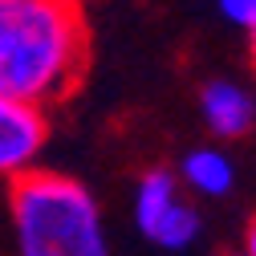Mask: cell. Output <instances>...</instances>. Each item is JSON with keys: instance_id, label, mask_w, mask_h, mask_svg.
<instances>
[{"instance_id": "1", "label": "cell", "mask_w": 256, "mask_h": 256, "mask_svg": "<svg viewBox=\"0 0 256 256\" xmlns=\"http://www.w3.org/2000/svg\"><path fill=\"white\" fill-rule=\"evenodd\" d=\"M90 28L82 0H0V94L53 106L82 82Z\"/></svg>"}, {"instance_id": "2", "label": "cell", "mask_w": 256, "mask_h": 256, "mask_svg": "<svg viewBox=\"0 0 256 256\" xmlns=\"http://www.w3.org/2000/svg\"><path fill=\"white\" fill-rule=\"evenodd\" d=\"M16 256H110V236L94 191L61 171L37 167L8 191Z\"/></svg>"}, {"instance_id": "3", "label": "cell", "mask_w": 256, "mask_h": 256, "mask_svg": "<svg viewBox=\"0 0 256 256\" xmlns=\"http://www.w3.org/2000/svg\"><path fill=\"white\" fill-rule=\"evenodd\" d=\"M130 216H134V228L142 232V240H150L154 248L183 252L200 240V212L187 200L175 171H167V167H154L134 183Z\"/></svg>"}, {"instance_id": "4", "label": "cell", "mask_w": 256, "mask_h": 256, "mask_svg": "<svg viewBox=\"0 0 256 256\" xmlns=\"http://www.w3.org/2000/svg\"><path fill=\"white\" fill-rule=\"evenodd\" d=\"M49 142V118L37 106H24L0 94V179H24L33 175Z\"/></svg>"}, {"instance_id": "5", "label": "cell", "mask_w": 256, "mask_h": 256, "mask_svg": "<svg viewBox=\"0 0 256 256\" xmlns=\"http://www.w3.org/2000/svg\"><path fill=\"white\" fill-rule=\"evenodd\" d=\"M200 118L220 138H240L256 122V94L232 78H212L200 90Z\"/></svg>"}, {"instance_id": "6", "label": "cell", "mask_w": 256, "mask_h": 256, "mask_svg": "<svg viewBox=\"0 0 256 256\" xmlns=\"http://www.w3.org/2000/svg\"><path fill=\"white\" fill-rule=\"evenodd\" d=\"M175 179L183 183V191H191V196H200V200H224L236 187V163H232L228 150L204 142V146H191L179 158V175Z\"/></svg>"}, {"instance_id": "7", "label": "cell", "mask_w": 256, "mask_h": 256, "mask_svg": "<svg viewBox=\"0 0 256 256\" xmlns=\"http://www.w3.org/2000/svg\"><path fill=\"white\" fill-rule=\"evenodd\" d=\"M216 4H220V16L236 28H248L256 16V0H216Z\"/></svg>"}, {"instance_id": "8", "label": "cell", "mask_w": 256, "mask_h": 256, "mask_svg": "<svg viewBox=\"0 0 256 256\" xmlns=\"http://www.w3.org/2000/svg\"><path fill=\"white\" fill-rule=\"evenodd\" d=\"M244 256H256V220L248 224V232H244Z\"/></svg>"}, {"instance_id": "9", "label": "cell", "mask_w": 256, "mask_h": 256, "mask_svg": "<svg viewBox=\"0 0 256 256\" xmlns=\"http://www.w3.org/2000/svg\"><path fill=\"white\" fill-rule=\"evenodd\" d=\"M244 33H248V45H252V57H256V16H252V24L244 28Z\"/></svg>"}]
</instances>
